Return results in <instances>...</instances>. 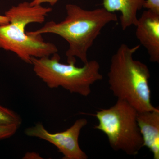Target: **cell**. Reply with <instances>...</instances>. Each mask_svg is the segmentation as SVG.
I'll return each mask as SVG.
<instances>
[{
    "label": "cell",
    "mask_w": 159,
    "mask_h": 159,
    "mask_svg": "<svg viewBox=\"0 0 159 159\" xmlns=\"http://www.w3.org/2000/svg\"><path fill=\"white\" fill-rule=\"evenodd\" d=\"M66 17L62 21H51L40 29L27 32L29 35L53 33L62 37L68 43L66 52L68 63L76 62L79 58L84 64L89 61L88 51L107 25L117 21V16L104 8L85 10L74 4L66 6Z\"/></svg>",
    "instance_id": "obj_1"
},
{
    "label": "cell",
    "mask_w": 159,
    "mask_h": 159,
    "mask_svg": "<svg viewBox=\"0 0 159 159\" xmlns=\"http://www.w3.org/2000/svg\"><path fill=\"white\" fill-rule=\"evenodd\" d=\"M52 11L51 8L31 6L28 2L13 6L5 12L9 23L0 25V48L14 52L22 60L31 64V57H50L57 53L53 43L46 42L42 34L29 35L25 28L30 23L42 24Z\"/></svg>",
    "instance_id": "obj_2"
},
{
    "label": "cell",
    "mask_w": 159,
    "mask_h": 159,
    "mask_svg": "<svg viewBox=\"0 0 159 159\" xmlns=\"http://www.w3.org/2000/svg\"><path fill=\"white\" fill-rule=\"evenodd\" d=\"M140 48L122 44L111 58L108 73L110 89L118 99L129 103L138 112L153 110L148 80L150 71L146 65L134 59Z\"/></svg>",
    "instance_id": "obj_3"
},
{
    "label": "cell",
    "mask_w": 159,
    "mask_h": 159,
    "mask_svg": "<svg viewBox=\"0 0 159 159\" xmlns=\"http://www.w3.org/2000/svg\"><path fill=\"white\" fill-rule=\"evenodd\" d=\"M57 53L50 58L31 57L34 73L51 89L61 87L71 93L87 97L91 93V85L102 79L100 65L96 60L88 61L78 67L75 62L68 64L60 62Z\"/></svg>",
    "instance_id": "obj_4"
},
{
    "label": "cell",
    "mask_w": 159,
    "mask_h": 159,
    "mask_svg": "<svg viewBox=\"0 0 159 159\" xmlns=\"http://www.w3.org/2000/svg\"><path fill=\"white\" fill-rule=\"evenodd\" d=\"M138 111L129 103L118 99L110 108L102 109L95 116L99 124L94 128L107 137L111 147L128 155H136L143 145L137 117Z\"/></svg>",
    "instance_id": "obj_5"
},
{
    "label": "cell",
    "mask_w": 159,
    "mask_h": 159,
    "mask_svg": "<svg viewBox=\"0 0 159 159\" xmlns=\"http://www.w3.org/2000/svg\"><path fill=\"white\" fill-rule=\"evenodd\" d=\"M86 119H77L70 127L64 131L51 133L40 122L26 129L25 133L29 137L45 140L57 147L63 159H87V155L80 148L79 137L81 129L87 124Z\"/></svg>",
    "instance_id": "obj_6"
},
{
    "label": "cell",
    "mask_w": 159,
    "mask_h": 159,
    "mask_svg": "<svg viewBox=\"0 0 159 159\" xmlns=\"http://www.w3.org/2000/svg\"><path fill=\"white\" fill-rule=\"evenodd\" d=\"M136 36L147 50L151 62H159V15L146 10L138 18Z\"/></svg>",
    "instance_id": "obj_7"
},
{
    "label": "cell",
    "mask_w": 159,
    "mask_h": 159,
    "mask_svg": "<svg viewBox=\"0 0 159 159\" xmlns=\"http://www.w3.org/2000/svg\"><path fill=\"white\" fill-rule=\"evenodd\" d=\"M137 120L144 147L149 149L154 159H159V109L138 112Z\"/></svg>",
    "instance_id": "obj_8"
},
{
    "label": "cell",
    "mask_w": 159,
    "mask_h": 159,
    "mask_svg": "<svg viewBox=\"0 0 159 159\" xmlns=\"http://www.w3.org/2000/svg\"><path fill=\"white\" fill-rule=\"evenodd\" d=\"M145 0H103V8L109 12L119 11L121 13L120 24L122 30L131 26H135L138 21L137 13L143 8Z\"/></svg>",
    "instance_id": "obj_9"
},
{
    "label": "cell",
    "mask_w": 159,
    "mask_h": 159,
    "mask_svg": "<svg viewBox=\"0 0 159 159\" xmlns=\"http://www.w3.org/2000/svg\"><path fill=\"white\" fill-rule=\"evenodd\" d=\"M22 119L16 113L0 105V125H16L20 126Z\"/></svg>",
    "instance_id": "obj_10"
},
{
    "label": "cell",
    "mask_w": 159,
    "mask_h": 159,
    "mask_svg": "<svg viewBox=\"0 0 159 159\" xmlns=\"http://www.w3.org/2000/svg\"><path fill=\"white\" fill-rule=\"evenodd\" d=\"M19 126L16 125H0V140L12 136L16 132Z\"/></svg>",
    "instance_id": "obj_11"
},
{
    "label": "cell",
    "mask_w": 159,
    "mask_h": 159,
    "mask_svg": "<svg viewBox=\"0 0 159 159\" xmlns=\"http://www.w3.org/2000/svg\"><path fill=\"white\" fill-rule=\"evenodd\" d=\"M143 8L159 15V0H145Z\"/></svg>",
    "instance_id": "obj_12"
},
{
    "label": "cell",
    "mask_w": 159,
    "mask_h": 159,
    "mask_svg": "<svg viewBox=\"0 0 159 159\" xmlns=\"http://www.w3.org/2000/svg\"><path fill=\"white\" fill-rule=\"evenodd\" d=\"M59 0H33L30 2L31 6H38L41 5L43 3H48L51 6H53L55 5Z\"/></svg>",
    "instance_id": "obj_13"
},
{
    "label": "cell",
    "mask_w": 159,
    "mask_h": 159,
    "mask_svg": "<svg viewBox=\"0 0 159 159\" xmlns=\"http://www.w3.org/2000/svg\"><path fill=\"white\" fill-rule=\"evenodd\" d=\"M23 159H42L43 158L40 156L38 153L36 152H27L25 154L23 157Z\"/></svg>",
    "instance_id": "obj_14"
},
{
    "label": "cell",
    "mask_w": 159,
    "mask_h": 159,
    "mask_svg": "<svg viewBox=\"0 0 159 159\" xmlns=\"http://www.w3.org/2000/svg\"><path fill=\"white\" fill-rule=\"evenodd\" d=\"M9 23V20L6 16L0 15V25H7Z\"/></svg>",
    "instance_id": "obj_15"
}]
</instances>
